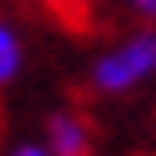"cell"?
<instances>
[{
  "mask_svg": "<svg viewBox=\"0 0 156 156\" xmlns=\"http://www.w3.org/2000/svg\"><path fill=\"white\" fill-rule=\"evenodd\" d=\"M127 4H132L136 12H144V16H156V0H127Z\"/></svg>",
  "mask_w": 156,
  "mask_h": 156,
  "instance_id": "5",
  "label": "cell"
},
{
  "mask_svg": "<svg viewBox=\"0 0 156 156\" xmlns=\"http://www.w3.org/2000/svg\"><path fill=\"white\" fill-rule=\"evenodd\" d=\"M66 29H90V0H41Z\"/></svg>",
  "mask_w": 156,
  "mask_h": 156,
  "instance_id": "3",
  "label": "cell"
},
{
  "mask_svg": "<svg viewBox=\"0 0 156 156\" xmlns=\"http://www.w3.org/2000/svg\"><path fill=\"white\" fill-rule=\"evenodd\" d=\"M152 70H156V29H144L94 62V86L107 94H119L140 78H148Z\"/></svg>",
  "mask_w": 156,
  "mask_h": 156,
  "instance_id": "1",
  "label": "cell"
},
{
  "mask_svg": "<svg viewBox=\"0 0 156 156\" xmlns=\"http://www.w3.org/2000/svg\"><path fill=\"white\" fill-rule=\"evenodd\" d=\"M12 156H49V152H41V148H33V144H25V148H16Z\"/></svg>",
  "mask_w": 156,
  "mask_h": 156,
  "instance_id": "6",
  "label": "cell"
},
{
  "mask_svg": "<svg viewBox=\"0 0 156 156\" xmlns=\"http://www.w3.org/2000/svg\"><path fill=\"white\" fill-rule=\"evenodd\" d=\"M16 70H21V41H16V33L0 21V86L12 82Z\"/></svg>",
  "mask_w": 156,
  "mask_h": 156,
  "instance_id": "4",
  "label": "cell"
},
{
  "mask_svg": "<svg viewBox=\"0 0 156 156\" xmlns=\"http://www.w3.org/2000/svg\"><path fill=\"white\" fill-rule=\"evenodd\" d=\"M49 156H94L90 152V127L70 111H58L49 119Z\"/></svg>",
  "mask_w": 156,
  "mask_h": 156,
  "instance_id": "2",
  "label": "cell"
}]
</instances>
